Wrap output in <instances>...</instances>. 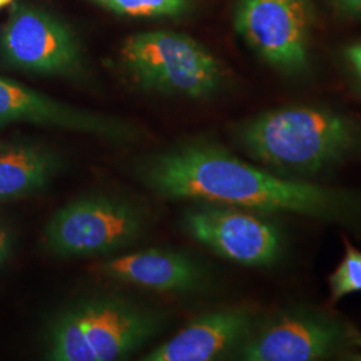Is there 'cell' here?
<instances>
[{
  "label": "cell",
  "mask_w": 361,
  "mask_h": 361,
  "mask_svg": "<svg viewBox=\"0 0 361 361\" xmlns=\"http://www.w3.org/2000/svg\"><path fill=\"white\" fill-rule=\"evenodd\" d=\"M338 323L312 313H286L247 336L240 356L247 361H310L329 356L344 340Z\"/></svg>",
  "instance_id": "cell-10"
},
{
  "label": "cell",
  "mask_w": 361,
  "mask_h": 361,
  "mask_svg": "<svg viewBox=\"0 0 361 361\" xmlns=\"http://www.w3.org/2000/svg\"><path fill=\"white\" fill-rule=\"evenodd\" d=\"M345 56H347L349 63L352 66L355 74L361 80V43L348 47L347 51H345Z\"/></svg>",
  "instance_id": "cell-18"
},
{
  "label": "cell",
  "mask_w": 361,
  "mask_h": 361,
  "mask_svg": "<svg viewBox=\"0 0 361 361\" xmlns=\"http://www.w3.org/2000/svg\"><path fill=\"white\" fill-rule=\"evenodd\" d=\"M165 317L157 310L116 296L80 298L59 310L44 334L49 361L128 359L158 335Z\"/></svg>",
  "instance_id": "cell-2"
},
{
  "label": "cell",
  "mask_w": 361,
  "mask_h": 361,
  "mask_svg": "<svg viewBox=\"0 0 361 361\" xmlns=\"http://www.w3.org/2000/svg\"><path fill=\"white\" fill-rule=\"evenodd\" d=\"M0 63L39 77L78 78L86 52L77 31L50 10L13 0L0 28Z\"/></svg>",
  "instance_id": "cell-6"
},
{
  "label": "cell",
  "mask_w": 361,
  "mask_h": 361,
  "mask_svg": "<svg viewBox=\"0 0 361 361\" xmlns=\"http://www.w3.org/2000/svg\"><path fill=\"white\" fill-rule=\"evenodd\" d=\"M137 176L147 189L166 200L328 219L349 217L355 209L348 194L277 177L238 159L219 145L198 140L145 158Z\"/></svg>",
  "instance_id": "cell-1"
},
{
  "label": "cell",
  "mask_w": 361,
  "mask_h": 361,
  "mask_svg": "<svg viewBox=\"0 0 361 361\" xmlns=\"http://www.w3.org/2000/svg\"><path fill=\"white\" fill-rule=\"evenodd\" d=\"M182 225L195 241L246 267L269 265L281 250L279 229L269 221L238 207L205 205L190 209L185 213Z\"/></svg>",
  "instance_id": "cell-8"
},
{
  "label": "cell",
  "mask_w": 361,
  "mask_h": 361,
  "mask_svg": "<svg viewBox=\"0 0 361 361\" xmlns=\"http://www.w3.org/2000/svg\"><path fill=\"white\" fill-rule=\"evenodd\" d=\"M313 0H235L234 28L246 44L285 73L308 66Z\"/></svg>",
  "instance_id": "cell-7"
},
{
  "label": "cell",
  "mask_w": 361,
  "mask_h": 361,
  "mask_svg": "<svg viewBox=\"0 0 361 361\" xmlns=\"http://www.w3.org/2000/svg\"><path fill=\"white\" fill-rule=\"evenodd\" d=\"M147 228L142 207L111 194H87L59 207L43 229L44 247L56 257H86L134 244Z\"/></svg>",
  "instance_id": "cell-5"
},
{
  "label": "cell",
  "mask_w": 361,
  "mask_h": 361,
  "mask_svg": "<svg viewBox=\"0 0 361 361\" xmlns=\"http://www.w3.org/2000/svg\"><path fill=\"white\" fill-rule=\"evenodd\" d=\"M109 13L129 18L178 19L193 10L194 0H89Z\"/></svg>",
  "instance_id": "cell-14"
},
{
  "label": "cell",
  "mask_w": 361,
  "mask_h": 361,
  "mask_svg": "<svg viewBox=\"0 0 361 361\" xmlns=\"http://www.w3.org/2000/svg\"><path fill=\"white\" fill-rule=\"evenodd\" d=\"M4 145H6V143L3 142V141L0 140V147H1V146H4Z\"/></svg>",
  "instance_id": "cell-21"
},
{
  "label": "cell",
  "mask_w": 361,
  "mask_h": 361,
  "mask_svg": "<svg viewBox=\"0 0 361 361\" xmlns=\"http://www.w3.org/2000/svg\"><path fill=\"white\" fill-rule=\"evenodd\" d=\"M250 157L273 169L317 173L338 162L356 141L347 116L313 107L264 113L237 130Z\"/></svg>",
  "instance_id": "cell-3"
},
{
  "label": "cell",
  "mask_w": 361,
  "mask_h": 361,
  "mask_svg": "<svg viewBox=\"0 0 361 361\" xmlns=\"http://www.w3.org/2000/svg\"><path fill=\"white\" fill-rule=\"evenodd\" d=\"M356 343H357V344H359V345L361 347V337L360 338H357V341H356Z\"/></svg>",
  "instance_id": "cell-20"
},
{
  "label": "cell",
  "mask_w": 361,
  "mask_h": 361,
  "mask_svg": "<svg viewBox=\"0 0 361 361\" xmlns=\"http://www.w3.org/2000/svg\"><path fill=\"white\" fill-rule=\"evenodd\" d=\"M61 166L59 154L46 145L6 143L0 147V204L42 192Z\"/></svg>",
  "instance_id": "cell-13"
},
{
  "label": "cell",
  "mask_w": 361,
  "mask_h": 361,
  "mask_svg": "<svg viewBox=\"0 0 361 361\" xmlns=\"http://www.w3.org/2000/svg\"><path fill=\"white\" fill-rule=\"evenodd\" d=\"M334 300L361 292V252L345 241V256L329 277Z\"/></svg>",
  "instance_id": "cell-15"
},
{
  "label": "cell",
  "mask_w": 361,
  "mask_h": 361,
  "mask_svg": "<svg viewBox=\"0 0 361 361\" xmlns=\"http://www.w3.org/2000/svg\"><path fill=\"white\" fill-rule=\"evenodd\" d=\"M253 314L243 308L209 312L143 356L145 361H209L228 355L252 334Z\"/></svg>",
  "instance_id": "cell-11"
},
{
  "label": "cell",
  "mask_w": 361,
  "mask_h": 361,
  "mask_svg": "<svg viewBox=\"0 0 361 361\" xmlns=\"http://www.w3.org/2000/svg\"><path fill=\"white\" fill-rule=\"evenodd\" d=\"M340 13L361 18V0H331Z\"/></svg>",
  "instance_id": "cell-17"
},
{
  "label": "cell",
  "mask_w": 361,
  "mask_h": 361,
  "mask_svg": "<svg viewBox=\"0 0 361 361\" xmlns=\"http://www.w3.org/2000/svg\"><path fill=\"white\" fill-rule=\"evenodd\" d=\"M119 65L142 91L189 99L210 98L225 79L219 59L202 43L171 30L128 37L119 50Z\"/></svg>",
  "instance_id": "cell-4"
},
{
  "label": "cell",
  "mask_w": 361,
  "mask_h": 361,
  "mask_svg": "<svg viewBox=\"0 0 361 361\" xmlns=\"http://www.w3.org/2000/svg\"><path fill=\"white\" fill-rule=\"evenodd\" d=\"M13 1V0H0V10H3V8H6V7H8V6H11Z\"/></svg>",
  "instance_id": "cell-19"
},
{
  "label": "cell",
  "mask_w": 361,
  "mask_h": 361,
  "mask_svg": "<svg viewBox=\"0 0 361 361\" xmlns=\"http://www.w3.org/2000/svg\"><path fill=\"white\" fill-rule=\"evenodd\" d=\"M13 245V228L3 219H0V267L8 258Z\"/></svg>",
  "instance_id": "cell-16"
},
{
  "label": "cell",
  "mask_w": 361,
  "mask_h": 361,
  "mask_svg": "<svg viewBox=\"0 0 361 361\" xmlns=\"http://www.w3.org/2000/svg\"><path fill=\"white\" fill-rule=\"evenodd\" d=\"M10 123L75 131L111 142H134L141 135V130L122 118L66 104L0 75V126Z\"/></svg>",
  "instance_id": "cell-9"
},
{
  "label": "cell",
  "mask_w": 361,
  "mask_h": 361,
  "mask_svg": "<svg viewBox=\"0 0 361 361\" xmlns=\"http://www.w3.org/2000/svg\"><path fill=\"white\" fill-rule=\"evenodd\" d=\"M97 271L123 284L155 292H188L201 283V271L186 255L147 249L98 264Z\"/></svg>",
  "instance_id": "cell-12"
}]
</instances>
